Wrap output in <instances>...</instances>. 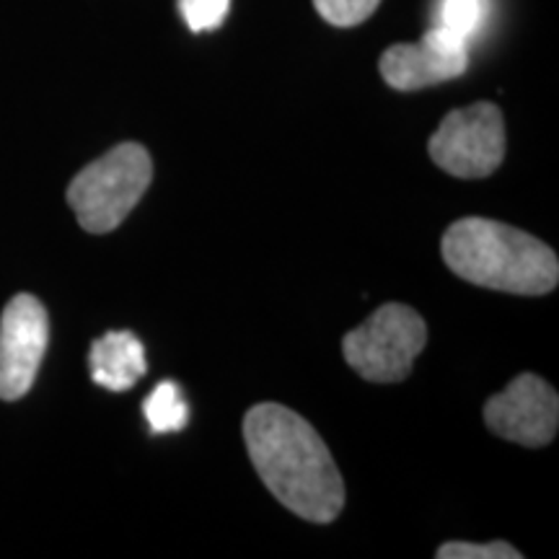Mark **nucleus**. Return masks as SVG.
<instances>
[{
    "label": "nucleus",
    "instance_id": "1",
    "mask_svg": "<svg viewBox=\"0 0 559 559\" xmlns=\"http://www.w3.org/2000/svg\"><path fill=\"white\" fill-rule=\"evenodd\" d=\"M254 472L290 513L332 523L345 508V481L326 443L298 412L262 402L243 417Z\"/></svg>",
    "mask_w": 559,
    "mask_h": 559
},
{
    "label": "nucleus",
    "instance_id": "2",
    "mask_svg": "<svg viewBox=\"0 0 559 559\" xmlns=\"http://www.w3.org/2000/svg\"><path fill=\"white\" fill-rule=\"evenodd\" d=\"M440 251L461 280L479 288L547 296L559 283L555 249L508 223L461 218L443 234Z\"/></svg>",
    "mask_w": 559,
    "mask_h": 559
},
{
    "label": "nucleus",
    "instance_id": "3",
    "mask_svg": "<svg viewBox=\"0 0 559 559\" xmlns=\"http://www.w3.org/2000/svg\"><path fill=\"white\" fill-rule=\"evenodd\" d=\"M153 160L140 143H122L88 164L68 187V205L88 234H109L151 187Z\"/></svg>",
    "mask_w": 559,
    "mask_h": 559
},
{
    "label": "nucleus",
    "instance_id": "4",
    "mask_svg": "<svg viewBox=\"0 0 559 559\" xmlns=\"http://www.w3.org/2000/svg\"><path fill=\"white\" fill-rule=\"evenodd\" d=\"M428 345V324L404 304H383L373 317L342 340V353L355 373L370 383H396L412 373Z\"/></svg>",
    "mask_w": 559,
    "mask_h": 559
},
{
    "label": "nucleus",
    "instance_id": "5",
    "mask_svg": "<svg viewBox=\"0 0 559 559\" xmlns=\"http://www.w3.org/2000/svg\"><path fill=\"white\" fill-rule=\"evenodd\" d=\"M430 158L459 179H485L500 169L506 158V122L489 102L453 109L443 117L428 143Z\"/></svg>",
    "mask_w": 559,
    "mask_h": 559
},
{
    "label": "nucleus",
    "instance_id": "6",
    "mask_svg": "<svg viewBox=\"0 0 559 559\" xmlns=\"http://www.w3.org/2000/svg\"><path fill=\"white\" fill-rule=\"evenodd\" d=\"M50 342L47 309L29 293L13 296L0 317V400L29 394Z\"/></svg>",
    "mask_w": 559,
    "mask_h": 559
},
{
    "label": "nucleus",
    "instance_id": "7",
    "mask_svg": "<svg viewBox=\"0 0 559 559\" xmlns=\"http://www.w3.org/2000/svg\"><path fill=\"white\" fill-rule=\"evenodd\" d=\"M485 423L495 436L528 449L549 445L559 428V396L547 381L523 373L485 404Z\"/></svg>",
    "mask_w": 559,
    "mask_h": 559
},
{
    "label": "nucleus",
    "instance_id": "8",
    "mask_svg": "<svg viewBox=\"0 0 559 559\" xmlns=\"http://www.w3.org/2000/svg\"><path fill=\"white\" fill-rule=\"evenodd\" d=\"M469 68V41L432 26L415 45H391L381 55V79L396 91H417L453 81Z\"/></svg>",
    "mask_w": 559,
    "mask_h": 559
},
{
    "label": "nucleus",
    "instance_id": "9",
    "mask_svg": "<svg viewBox=\"0 0 559 559\" xmlns=\"http://www.w3.org/2000/svg\"><path fill=\"white\" fill-rule=\"evenodd\" d=\"M91 379L109 391H128L143 379L148 362L145 349L132 332H109L91 345Z\"/></svg>",
    "mask_w": 559,
    "mask_h": 559
},
{
    "label": "nucleus",
    "instance_id": "10",
    "mask_svg": "<svg viewBox=\"0 0 559 559\" xmlns=\"http://www.w3.org/2000/svg\"><path fill=\"white\" fill-rule=\"evenodd\" d=\"M145 417L153 432H177L187 428L190 419V407L181 400L179 383L164 381L153 389V394L143 404Z\"/></svg>",
    "mask_w": 559,
    "mask_h": 559
},
{
    "label": "nucleus",
    "instance_id": "11",
    "mask_svg": "<svg viewBox=\"0 0 559 559\" xmlns=\"http://www.w3.org/2000/svg\"><path fill=\"white\" fill-rule=\"evenodd\" d=\"M487 19V0H440L438 26L469 41Z\"/></svg>",
    "mask_w": 559,
    "mask_h": 559
},
{
    "label": "nucleus",
    "instance_id": "12",
    "mask_svg": "<svg viewBox=\"0 0 559 559\" xmlns=\"http://www.w3.org/2000/svg\"><path fill=\"white\" fill-rule=\"evenodd\" d=\"M379 3L381 0H313L319 16L330 21L332 26H342V29L358 26L366 19L373 16Z\"/></svg>",
    "mask_w": 559,
    "mask_h": 559
},
{
    "label": "nucleus",
    "instance_id": "13",
    "mask_svg": "<svg viewBox=\"0 0 559 559\" xmlns=\"http://www.w3.org/2000/svg\"><path fill=\"white\" fill-rule=\"evenodd\" d=\"M192 32H213L226 21L230 0H177Z\"/></svg>",
    "mask_w": 559,
    "mask_h": 559
},
{
    "label": "nucleus",
    "instance_id": "14",
    "mask_svg": "<svg viewBox=\"0 0 559 559\" xmlns=\"http://www.w3.org/2000/svg\"><path fill=\"white\" fill-rule=\"evenodd\" d=\"M438 559H521L523 555L506 542L492 544H469V542H449L436 551Z\"/></svg>",
    "mask_w": 559,
    "mask_h": 559
}]
</instances>
